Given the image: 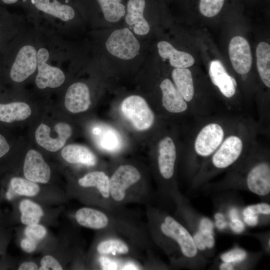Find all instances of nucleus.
Returning a JSON list of instances; mask_svg holds the SVG:
<instances>
[{
	"mask_svg": "<svg viewBox=\"0 0 270 270\" xmlns=\"http://www.w3.org/2000/svg\"><path fill=\"white\" fill-rule=\"evenodd\" d=\"M260 131L254 119L240 117L219 147L200 166L197 178L203 180L234 166L250 150Z\"/></svg>",
	"mask_w": 270,
	"mask_h": 270,
	"instance_id": "f257e3e1",
	"label": "nucleus"
},
{
	"mask_svg": "<svg viewBox=\"0 0 270 270\" xmlns=\"http://www.w3.org/2000/svg\"><path fill=\"white\" fill-rule=\"evenodd\" d=\"M196 118L198 124L192 130L186 147L192 170L200 167L216 150L240 118L214 115Z\"/></svg>",
	"mask_w": 270,
	"mask_h": 270,
	"instance_id": "f03ea898",
	"label": "nucleus"
},
{
	"mask_svg": "<svg viewBox=\"0 0 270 270\" xmlns=\"http://www.w3.org/2000/svg\"><path fill=\"white\" fill-rule=\"evenodd\" d=\"M140 170L130 164H122L109 176L110 196L116 208L130 203L148 204L151 196L147 185L141 182Z\"/></svg>",
	"mask_w": 270,
	"mask_h": 270,
	"instance_id": "7ed1b4c3",
	"label": "nucleus"
},
{
	"mask_svg": "<svg viewBox=\"0 0 270 270\" xmlns=\"http://www.w3.org/2000/svg\"><path fill=\"white\" fill-rule=\"evenodd\" d=\"M147 229L153 240L166 238L176 246L183 256H195L198 248L188 230L170 215H164L146 204Z\"/></svg>",
	"mask_w": 270,
	"mask_h": 270,
	"instance_id": "20e7f679",
	"label": "nucleus"
},
{
	"mask_svg": "<svg viewBox=\"0 0 270 270\" xmlns=\"http://www.w3.org/2000/svg\"><path fill=\"white\" fill-rule=\"evenodd\" d=\"M101 232H104V235L96 246L99 256H105L120 260L130 259L139 262L143 260L146 266H148V258L141 254L144 251L132 242L115 233Z\"/></svg>",
	"mask_w": 270,
	"mask_h": 270,
	"instance_id": "39448f33",
	"label": "nucleus"
},
{
	"mask_svg": "<svg viewBox=\"0 0 270 270\" xmlns=\"http://www.w3.org/2000/svg\"><path fill=\"white\" fill-rule=\"evenodd\" d=\"M208 74L212 84L217 88L223 97L225 106L231 110H240L242 106L236 98L237 81L228 73L220 60L211 62Z\"/></svg>",
	"mask_w": 270,
	"mask_h": 270,
	"instance_id": "423d86ee",
	"label": "nucleus"
},
{
	"mask_svg": "<svg viewBox=\"0 0 270 270\" xmlns=\"http://www.w3.org/2000/svg\"><path fill=\"white\" fill-rule=\"evenodd\" d=\"M121 110L124 116L138 130L150 128L154 124L155 116L146 100L140 96H130L122 103Z\"/></svg>",
	"mask_w": 270,
	"mask_h": 270,
	"instance_id": "0eeeda50",
	"label": "nucleus"
},
{
	"mask_svg": "<svg viewBox=\"0 0 270 270\" xmlns=\"http://www.w3.org/2000/svg\"><path fill=\"white\" fill-rule=\"evenodd\" d=\"M106 47L114 56L123 60H130L138 55L140 46L131 30L124 28L111 33L106 42Z\"/></svg>",
	"mask_w": 270,
	"mask_h": 270,
	"instance_id": "6e6552de",
	"label": "nucleus"
},
{
	"mask_svg": "<svg viewBox=\"0 0 270 270\" xmlns=\"http://www.w3.org/2000/svg\"><path fill=\"white\" fill-rule=\"evenodd\" d=\"M37 52L32 45H24L19 49L12 62H6L8 64V76L11 80L23 82L35 72L37 69Z\"/></svg>",
	"mask_w": 270,
	"mask_h": 270,
	"instance_id": "1a4fd4ad",
	"label": "nucleus"
},
{
	"mask_svg": "<svg viewBox=\"0 0 270 270\" xmlns=\"http://www.w3.org/2000/svg\"><path fill=\"white\" fill-rule=\"evenodd\" d=\"M72 132L71 126L66 122H60L54 126V130L44 124H41L34 133L38 144L51 152H56L62 148Z\"/></svg>",
	"mask_w": 270,
	"mask_h": 270,
	"instance_id": "9d476101",
	"label": "nucleus"
},
{
	"mask_svg": "<svg viewBox=\"0 0 270 270\" xmlns=\"http://www.w3.org/2000/svg\"><path fill=\"white\" fill-rule=\"evenodd\" d=\"M49 58L50 53L46 48L42 47L38 50V74L35 82L40 89L58 88L66 80L65 74L61 69L48 64Z\"/></svg>",
	"mask_w": 270,
	"mask_h": 270,
	"instance_id": "9b49d317",
	"label": "nucleus"
},
{
	"mask_svg": "<svg viewBox=\"0 0 270 270\" xmlns=\"http://www.w3.org/2000/svg\"><path fill=\"white\" fill-rule=\"evenodd\" d=\"M228 53L234 70L241 76L242 80L246 82L248 78L252 62L248 42L242 36L233 37L229 44Z\"/></svg>",
	"mask_w": 270,
	"mask_h": 270,
	"instance_id": "f8f14e48",
	"label": "nucleus"
},
{
	"mask_svg": "<svg viewBox=\"0 0 270 270\" xmlns=\"http://www.w3.org/2000/svg\"><path fill=\"white\" fill-rule=\"evenodd\" d=\"M174 139L166 135L158 144L157 166L162 180H171L174 176L177 160V148Z\"/></svg>",
	"mask_w": 270,
	"mask_h": 270,
	"instance_id": "ddd939ff",
	"label": "nucleus"
},
{
	"mask_svg": "<svg viewBox=\"0 0 270 270\" xmlns=\"http://www.w3.org/2000/svg\"><path fill=\"white\" fill-rule=\"evenodd\" d=\"M26 6L64 22L70 21L76 16L72 0H28Z\"/></svg>",
	"mask_w": 270,
	"mask_h": 270,
	"instance_id": "4468645a",
	"label": "nucleus"
},
{
	"mask_svg": "<svg viewBox=\"0 0 270 270\" xmlns=\"http://www.w3.org/2000/svg\"><path fill=\"white\" fill-rule=\"evenodd\" d=\"M159 87L162 94V105L166 112L172 114H190L186 102L173 82L165 78L162 80Z\"/></svg>",
	"mask_w": 270,
	"mask_h": 270,
	"instance_id": "2eb2a0df",
	"label": "nucleus"
},
{
	"mask_svg": "<svg viewBox=\"0 0 270 270\" xmlns=\"http://www.w3.org/2000/svg\"><path fill=\"white\" fill-rule=\"evenodd\" d=\"M25 178L34 182L46 184L50 178V169L42 155L34 150H29L24 164Z\"/></svg>",
	"mask_w": 270,
	"mask_h": 270,
	"instance_id": "dca6fc26",
	"label": "nucleus"
},
{
	"mask_svg": "<svg viewBox=\"0 0 270 270\" xmlns=\"http://www.w3.org/2000/svg\"><path fill=\"white\" fill-rule=\"evenodd\" d=\"M91 104L90 90L82 82H76L68 88L64 97V106L70 112L76 114L87 110Z\"/></svg>",
	"mask_w": 270,
	"mask_h": 270,
	"instance_id": "f3484780",
	"label": "nucleus"
},
{
	"mask_svg": "<svg viewBox=\"0 0 270 270\" xmlns=\"http://www.w3.org/2000/svg\"><path fill=\"white\" fill-rule=\"evenodd\" d=\"M147 0H128L126 4L125 22L131 26L134 32L140 36L147 34L150 25L144 17Z\"/></svg>",
	"mask_w": 270,
	"mask_h": 270,
	"instance_id": "a211bd4d",
	"label": "nucleus"
},
{
	"mask_svg": "<svg viewBox=\"0 0 270 270\" xmlns=\"http://www.w3.org/2000/svg\"><path fill=\"white\" fill-rule=\"evenodd\" d=\"M157 48L160 56L168 59L174 68H188L194 63V58L190 54L178 50L169 42L160 41L158 43Z\"/></svg>",
	"mask_w": 270,
	"mask_h": 270,
	"instance_id": "6ab92c4d",
	"label": "nucleus"
},
{
	"mask_svg": "<svg viewBox=\"0 0 270 270\" xmlns=\"http://www.w3.org/2000/svg\"><path fill=\"white\" fill-rule=\"evenodd\" d=\"M62 158L72 164H82L94 166L97 164L96 156L88 147L78 144H70L64 146L61 151Z\"/></svg>",
	"mask_w": 270,
	"mask_h": 270,
	"instance_id": "aec40b11",
	"label": "nucleus"
},
{
	"mask_svg": "<svg viewBox=\"0 0 270 270\" xmlns=\"http://www.w3.org/2000/svg\"><path fill=\"white\" fill-rule=\"evenodd\" d=\"M30 106L22 102H0V122L10 124L28 118L31 114Z\"/></svg>",
	"mask_w": 270,
	"mask_h": 270,
	"instance_id": "412c9836",
	"label": "nucleus"
},
{
	"mask_svg": "<svg viewBox=\"0 0 270 270\" xmlns=\"http://www.w3.org/2000/svg\"><path fill=\"white\" fill-rule=\"evenodd\" d=\"M173 82L183 98L189 104L194 94V77L188 68H174L172 72Z\"/></svg>",
	"mask_w": 270,
	"mask_h": 270,
	"instance_id": "4be33fe9",
	"label": "nucleus"
},
{
	"mask_svg": "<svg viewBox=\"0 0 270 270\" xmlns=\"http://www.w3.org/2000/svg\"><path fill=\"white\" fill-rule=\"evenodd\" d=\"M256 67L260 78L264 86L270 88V45L260 42L256 48Z\"/></svg>",
	"mask_w": 270,
	"mask_h": 270,
	"instance_id": "5701e85b",
	"label": "nucleus"
},
{
	"mask_svg": "<svg viewBox=\"0 0 270 270\" xmlns=\"http://www.w3.org/2000/svg\"><path fill=\"white\" fill-rule=\"evenodd\" d=\"M99 4L100 12L104 19L111 22H116L124 16L126 4L124 0H96Z\"/></svg>",
	"mask_w": 270,
	"mask_h": 270,
	"instance_id": "b1692460",
	"label": "nucleus"
},
{
	"mask_svg": "<svg viewBox=\"0 0 270 270\" xmlns=\"http://www.w3.org/2000/svg\"><path fill=\"white\" fill-rule=\"evenodd\" d=\"M22 222L26 225L38 224L44 214L40 206L28 200H22L20 204Z\"/></svg>",
	"mask_w": 270,
	"mask_h": 270,
	"instance_id": "393cba45",
	"label": "nucleus"
},
{
	"mask_svg": "<svg viewBox=\"0 0 270 270\" xmlns=\"http://www.w3.org/2000/svg\"><path fill=\"white\" fill-rule=\"evenodd\" d=\"M10 186L15 193L28 196H34L40 191V186L36 182L20 177L12 178Z\"/></svg>",
	"mask_w": 270,
	"mask_h": 270,
	"instance_id": "a878e982",
	"label": "nucleus"
},
{
	"mask_svg": "<svg viewBox=\"0 0 270 270\" xmlns=\"http://www.w3.org/2000/svg\"><path fill=\"white\" fill-rule=\"evenodd\" d=\"M78 184L82 188L98 186L109 188V176L103 171H94L80 178Z\"/></svg>",
	"mask_w": 270,
	"mask_h": 270,
	"instance_id": "bb28decb",
	"label": "nucleus"
},
{
	"mask_svg": "<svg viewBox=\"0 0 270 270\" xmlns=\"http://www.w3.org/2000/svg\"><path fill=\"white\" fill-rule=\"evenodd\" d=\"M12 20V16L0 5V54L10 38Z\"/></svg>",
	"mask_w": 270,
	"mask_h": 270,
	"instance_id": "cd10ccee",
	"label": "nucleus"
},
{
	"mask_svg": "<svg viewBox=\"0 0 270 270\" xmlns=\"http://www.w3.org/2000/svg\"><path fill=\"white\" fill-rule=\"evenodd\" d=\"M224 2V0H200V12L206 17H213L221 10Z\"/></svg>",
	"mask_w": 270,
	"mask_h": 270,
	"instance_id": "c85d7f7f",
	"label": "nucleus"
},
{
	"mask_svg": "<svg viewBox=\"0 0 270 270\" xmlns=\"http://www.w3.org/2000/svg\"><path fill=\"white\" fill-rule=\"evenodd\" d=\"M100 144L102 148L108 152H115L119 148L120 145L119 136L114 130L106 128L103 132L100 140Z\"/></svg>",
	"mask_w": 270,
	"mask_h": 270,
	"instance_id": "c756f323",
	"label": "nucleus"
},
{
	"mask_svg": "<svg viewBox=\"0 0 270 270\" xmlns=\"http://www.w3.org/2000/svg\"><path fill=\"white\" fill-rule=\"evenodd\" d=\"M24 234L26 237L38 242L45 237L46 234V230L43 226L38 224H30L26 227Z\"/></svg>",
	"mask_w": 270,
	"mask_h": 270,
	"instance_id": "7c9ffc66",
	"label": "nucleus"
},
{
	"mask_svg": "<svg viewBox=\"0 0 270 270\" xmlns=\"http://www.w3.org/2000/svg\"><path fill=\"white\" fill-rule=\"evenodd\" d=\"M246 252L240 248H235L222 254L220 258L226 262H236L244 260L246 257Z\"/></svg>",
	"mask_w": 270,
	"mask_h": 270,
	"instance_id": "2f4dec72",
	"label": "nucleus"
},
{
	"mask_svg": "<svg viewBox=\"0 0 270 270\" xmlns=\"http://www.w3.org/2000/svg\"><path fill=\"white\" fill-rule=\"evenodd\" d=\"M243 215H257L262 214H270V206L266 203H260L254 205L248 206L242 212Z\"/></svg>",
	"mask_w": 270,
	"mask_h": 270,
	"instance_id": "473e14b6",
	"label": "nucleus"
},
{
	"mask_svg": "<svg viewBox=\"0 0 270 270\" xmlns=\"http://www.w3.org/2000/svg\"><path fill=\"white\" fill-rule=\"evenodd\" d=\"M40 270H62V268L58 260L51 256H46L40 261Z\"/></svg>",
	"mask_w": 270,
	"mask_h": 270,
	"instance_id": "72a5a7b5",
	"label": "nucleus"
},
{
	"mask_svg": "<svg viewBox=\"0 0 270 270\" xmlns=\"http://www.w3.org/2000/svg\"><path fill=\"white\" fill-rule=\"evenodd\" d=\"M214 224L208 218H204L200 221L199 231L203 234H213Z\"/></svg>",
	"mask_w": 270,
	"mask_h": 270,
	"instance_id": "f704fd0d",
	"label": "nucleus"
},
{
	"mask_svg": "<svg viewBox=\"0 0 270 270\" xmlns=\"http://www.w3.org/2000/svg\"><path fill=\"white\" fill-rule=\"evenodd\" d=\"M38 242L32 239L26 237L20 242L22 249L26 252H32L36 248Z\"/></svg>",
	"mask_w": 270,
	"mask_h": 270,
	"instance_id": "c9c22d12",
	"label": "nucleus"
},
{
	"mask_svg": "<svg viewBox=\"0 0 270 270\" xmlns=\"http://www.w3.org/2000/svg\"><path fill=\"white\" fill-rule=\"evenodd\" d=\"M10 150V146L6 138L0 134V159L5 156Z\"/></svg>",
	"mask_w": 270,
	"mask_h": 270,
	"instance_id": "e433bc0d",
	"label": "nucleus"
},
{
	"mask_svg": "<svg viewBox=\"0 0 270 270\" xmlns=\"http://www.w3.org/2000/svg\"><path fill=\"white\" fill-rule=\"evenodd\" d=\"M192 238L198 249L201 250H204L206 249V246L205 244L204 236L200 231L196 232Z\"/></svg>",
	"mask_w": 270,
	"mask_h": 270,
	"instance_id": "4c0bfd02",
	"label": "nucleus"
},
{
	"mask_svg": "<svg viewBox=\"0 0 270 270\" xmlns=\"http://www.w3.org/2000/svg\"><path fill=\"white\" fill-rule=\"evenodd\" d=\"M231 229L236 233H240L244 229V222L238 218L232 219L230 223Z\"/></svg>",
	"mask_w": 270,
	"mask_h": 270,
	"instance_id": "58836bf2",
	"label": "nucleus"
},
{
	"mask_svg": "<svg viewBox=\"0 0 270 270\" xmlns=\"http://www.w3.org/2000/svg\"><path fill=\"white\" fill-rule=\"evenodd\" d=\"M202 234L204 236L206 248H213L215 244V240L213 234Z\"/></svg>",
	"mask_w": 270,
	"mask_h": 270,
	"instance_id": "ea45409f",
	"label": "nucleus"
},
{
	"mask_svg": "<svg viewBox=\"0 0 270 270\" xmlns=\"http://www.w3.org/2000/svg\"><path fill=\"white\" fill-rule=\"evenodd\" d=\"M244 220L248 226H255L258 222V216L257 215L245 216Z\"/></svg>",
	"mask_w": 270,
	"mask_h": 270,
	"instance_id": "a19ab883",
	"label": "nucleus"
},
{
	"mask_svg": "<svg viewBox=\"0 0 270 270\" xmlns=\"http://www.w3.org/2000/svg\"><path fill=\"white\" fill-rule=\"evenodd\" d=\"M18 270H38V266L36 263L29 262L22 264L19 266Z\"/></svg>",
	"mask_w": 270,
	"mask_h": 270,
	"instance_id": "79ce46f5",
	"label": "nucleus"
},
{
	"mask_svg": "<svg viewBox=\"0 0 270 270\" xmlns=\"http://www.w3.org/2000/svg\"><path fill=\"white\" fill-rule=\"evenodd\" d=\"M28 0H0V5H14L22 4H26Z\"/></svg>",
	"mask_w": 270,
	"mask_h": 270,
	"instance_id": "37998d69",
	"label": "nucleus"
},
{
	"mask_svg": "<svg viewBox=\"0 0 270 270\" xmlns=\"http://www.w3.org/2000/svg\"><path fill=\"white\" fill-rule=\"evenodd\" d=\"M227 222L224 220H217L216 222V227L219 230H223L227 226Z\"/></svg>",
	"mask_w": 270,
	"mask_h": 270,
	"instance_id": "c03bdc74",
	"label": "nucleus"
},
{
	"mask_svg": "<svg viewBox=\"0 0 270 270\" xmlns=\"http://www.w3.org/2000/svg\"><path fill=\"white\" fill-rule=\"evenodd\" d=\"M221 270H234L233 266L231 263L224 262L220 266Z\"/></svg>",
	"mask_w": 270,
	"mask_h": 270,
	"instance_id": "a18cd8bd",
	"label": "nucleus"
},
{
	"mask_svg": "<svg viewBox=\"0 0 270 270\" xmlns=\"http://www.w3.org/2000/svg\"><path fill=\"white\" fill-rule=\"evenodd\" d=\"M229 217L231 220L238 218V211L236 208H232L230 210Z\"/></svg>",
	"mask_w": 270,
	"mask_h": 270,
	"instance_id": "49530a36",
	"label": "nucleus"
},
{
	"mask_svg": "<svg viewBox=\"0 0 270 270\" xmlns=\"http://www.w3.org/2000/svg\"><path fill=\"white\" fill-rule=\"evenodd\" d=\"M214 218L216 220H224V215L220 212L216 213L214 216Z\"/></svg>",
	"mask_w": 270,
	"mask_h": 270,
	"instance_id": "de8ad7c7",
	"label": "nucleus"
}]
</instances>
